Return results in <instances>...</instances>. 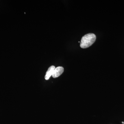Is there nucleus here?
I'll return each instance as SVG.
<instances>
[{"mask_svg": "<svg viewBox=\"0 0 124 124\" xmlns=\"http://www.w3.org/2000/svg\"><path fill=\"white\" fill-rule=\"evenodd\" d=\"M96 39V36L93 33H89L86 34L82 37L81 40L80 46L82 48H88L95 42Z\"/></svg>", "mask_w": 124, "mask_h": 124, "instance_id": "nucleus-1", "label": "nucleus"}, {"mask_svg": "<svg viewBox=\"0 0 124 124\" xmlns=\"http://www.w3.org/2000/svg\"><path fill=\"white\" fill-rule=\"evenodd\" d=\"M64 71V68L62 67H58L55 68L52 76L54 78H56L60 76Z\"/></svg>", "mask_w": 124, "mask_h": 124, "instance_id": "nucleus-2", "label": "nucleus"}, {"mask_svg": "<svg viewBox=\"0 0 124 124\" xmlns=\"http://www.w3.org/2000/svg\"><path fill=\"white\" fill-rule=\"evenodd\" d=\"M55 68L54 66H52L49 67L48 70L46 71V75L45 76V79L46 80H48L49 79L51 76L53 75L54 70Z\"/></svg>", "mask_w": 124, "mask_h": 124, "instance_id": "nucleus-3", "label": "nucleus"}, {"mask_svg": "<svg viewBox=\"0 0 124 124\" xmlns=\"http://www.w3.org/2000/svg\"><path fill=\"white\" fill-rule=\"evenodd\" d=\"M122 124H124V122H122Z\"/></svg>", "mask_w": 124, "mask_h": 124, "instance_id": "nucleus-4", "label": "nucleus"}]
</instances>
